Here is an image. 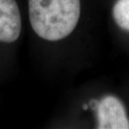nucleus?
Here are the masks:
<instances>
[{
    "label": "nucleus",
    "instance_id": "1",
    "mask_svg": "<svg viewBox=\"0 0 129 129\" xmlns=\"http://www.w3.org/2000/svg\"><path fill=\"white\" fill-rule=\"evenodd\" d=\"M33 30L48 41H57L74 31L80 16V0H29Z\"/></svg>",
    "mask_w": 129,
    "mask_h": 129
},
{
    "label": "nucleus",
    "instance_id": "2",
    "mask_svg": "<svg viewBox=\"0 0 129 129\" xmlns=\"http://www.w3.org/2000/svg\"><path fill=\"white\" fill-rule=\"evenodd\" d=\"M88 106L96 110L99 129H128L129 120L123 103L115 96L92 100Z\"/></svg>",
    "mask_w": 129,
    "mask_h": 129
},
{
    "label": "nucleus",
    "instance_id": "3",
    "mask_svg": "<svg viewBox=\"0 0 129 129\" xmlns=\"http://www.w3.org/2000/svg\"><path fill=\"white\" fill-rule=\"evenodd\" d=\"M21 33V15L15 0H0V42L12 43Z\"/></svg>",
    "mask_w": 129,
    "mask_h": 129
},
{
    "label": "nucleus",
    "instance_id": "4",
    "mask_svg": "<svg viewBox=\"0 0 129 129\" xmlns=\"http://www.w3.org/2000/svg\"><path fill=\"white\" fill-rule=\"evenodd\" d=\"M113 17L117 25L129 32V0H118L113 7Z\"/></svg>",
    "mask_w": 129,
    "mask_h": 129
},
{
    "label": "nucleus",
    "instance_id": "5",
    "mask_svg": "<svg viewBox=\"0 0 129 129\" xmlns=\"http://www.w3.org/2000/svg\"><path fill=\"white\" fill-rule=\"evenodd\" d=\"M83 109H85V110H86V109H87L88 108V104H83Z\"/></svg>",
    "mask_w": 129,
    "mask_h": 129
}]
</instances>
